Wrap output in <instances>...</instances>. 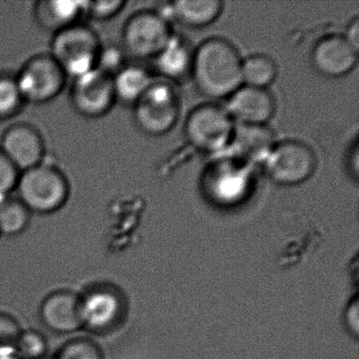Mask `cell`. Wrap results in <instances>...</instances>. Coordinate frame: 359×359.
Masks as SVG:
<instances>
[{
	"mask_svg": "<svg viewBox=\"0 0 359 359\" xmlns=\"http://www.w3.org/2000/svg\"><path fill=\"white\" fill-rule=\"evenodd\" d=\"M243 58L234 46L220 37L203 41L194 51L191 76L195 87L211 100L228 98L243 85Z\"/></svg>",
	"mask_w": 359,
	"mask_h": 359,
	"instance_id": "obj_1",
	"label": "cell"
},
{
	"mask_svg": "<svg viewBox=\"0 0 359 359\" xmlns=\"http://www.w3.org/2000/svg\"><path fill=\"white\" fill-rule=\"evenodd\" d=\"M18 198L32 213L50 214L64 207L70 195L68 180L55 165L43 161L20 173Z\"/></svg>",
	"mask_w": 359,
	"mask_h": 359,
	"instance_id": "obj_2",
	"label": "cell"
},
{
	"mask_svg": "<svg viewBox=\"0 0 359 359\" xmlns=\"http://www.w3.org/2000/svg\"><path fill=\"white\" fill-rule=\"evenodd\" d=\"M102 46L93 29L77 24L54 34L50 55L67 79L74 81L95 70Z\"/></svg>",
	"mask_w": 359,
	"mask_h": 359,
	"instance_id": "obj_3",
	"label": "cell"
},
{
	"mask_svg": "<svg viewBox=\"0 0 359 359\" xmlns=\"http://www.w3.org/2000/svg\"><path fill=\"white\" fill-rule=\"evenodd\" d=\"M253 177L250 163L235 157L218 159L205 170L201 189L211 203L220 207H234L249 197Z\"/></svg>",
	"mask_w": 359,
	"mask_h": 359,
	"instance_id": "obj_4",
	"label": "cell"
},
{
	"mask_svg": "<svg viewBox=\"0 0 359 359\" xmlns=\"http://www.w3.org/2000/svg\"><path fill=\"white\" fill-rule=\"evenodd\" d=\"M234 129V121L226 109L213 104L195 108L184 123L189 142L205 153H218L228 149Z\"/></svg>",
	"mask_w": 359,
	"mask_h": 359,
	"instance_id": "obj_5",
	"label": "cell"
},
{
	"mask_svg": "<svg viewBox=\"0 0 359 359\" xmlns=\"http://www.w3.org/2000/svg\"><path fill=\"white\" fill-rule=\"evenodd\" d=\"M180 100L172 86L156 83L134 104V119L142 132L161 136L173 129L180 118Z\"/></svg>",
	"mask_w": 359,
	"mask_h": 359,
	"instance_id": "obj_6",
	"label": "cell"
},
{
	"mask_svg": "<svg viewBox=\"0 0 359 359\" xmlns=\"http://www.w3.org/2000/svg\"><path fill=\"white\" fill-rule=\"evenodd\" d=\"M269 177L280 186H296L308 180L316 170L314 151L297 140L275 144L264 163Z\"/></svg>",
	"mask_w": 359,
	"mask_h": 359,
	"instance_id": "obj_7",
	"label": "cell"
},
{
	"mask_svg": "<svg viewBox=\"0 0 359 359\" xmlns=\"http://www.w3.org/2000/svg\"><path fill=\"white\" fill-rule=\"evenodd\" d=\"M172 35L167 18L159 12H137L123 27V51L140 60L155 58L169 43Z\"/></svg>",
	"mask_w": 359,
	"mask_h": 359,
	"instance_id": "obj_8",
	"label": "cell"
},
{
	"mask_svg": "<svg viewBox=\"0 0 359 359\" xmlns=\"http://www.w3.org/2000/svg\"><path fill=\"white\" fill-rule=\"evenodd\" d=\"M25 102L46 104L60 95L67 76L50 54L35 56L15 76Z\"/></svg>",
	"mask_w": 359,
	"mask_h": 359,
	"instance_id": "obj_9",
	"label": "cell"
},
{
	"mask_svg": "<svg viewBox=\"0 0 359 359\" xmlns=\"http://www.w3.org/2000/svg\"><path fill=\"white\" fill-rule=\"evenodd\" d=\"M71 102L75 110L88 118L106 115L116 102L112 77L97 69L73 81Z\"/></svg>",
	"mask_w": 359,
	"mask_h": 359,
	"instance_id": "obj_10",
	"label": "cell"
},
{
	"mask_svg": "<svg viewBox=\"0 0 359 359\" xmlns=\"http://www.w3.org/2000/svg\"><path fill=\"white\" fill-rule=\"evenodd\" d=\"M0 151L20 173L45 161V142L41 133L27 123L12 126L4 133Z\"/></svg>",
	"mask_w": 359,
	"mask_h": 359,
	"instance_id": "obj_11",
	"label": "cell"
},
{
	"mask_svg": "<svg viewBox=\"0 0 359 359\" xmlns=\"http://www.w3.org/2000/svg\"><path fill=\"white\" fill-rule=\"evenodd\" d=\"M83 327L104 332L114 327L123 315V298L110 287H96L79 297Z\"/></svg>",
	"mask_w": 359,
	"mask_h": 359,
	"instance_id": "obj_12",
	"label": "cell"
},
{
	"mask_svg": "<svg viewBox=\"0 0 359 359\" xmlns=\"http://www.w3.org/2000/svg\"><path fill=\"white\" fill-rule=\"evenodd\" d=\"M226 110L243 125L266 126L274 115V98L266 89L243 85L228 97Z\"/></svg>",
	"mask_w": 359,
	"mask_h": 359,
	"instance_id": "obj_13",
	"label": "cell"
},
{
	"mask_svg": "<svg viewBox=\"0 0 359 359\" xmlns=\"http://www.w3.org/2000/svg\"><path fill=\"white\" fill-rule=\"evenodd\" d=\"M357 62L358 51L339 35L323 37L312 51L315 69L327 77H341L348 74L354 70Z\"/></svg>",
	"mask_w": 359,
	"mask_h": 359,
	"instance_id": "obj_14",
	"label": "cell"
},
{
	"mask_svg": "<svg viewBox=\"0 0 359 359\" xmlns=\"http://www.w3.org/2000/svg\"><path fill=\"white\" fill-rule=\"evenodd\" d=\"M41 316L43 323L57 333H73L83 327L79 297L72 292H55L48 296L41 304Z\"/></svg>",
	"mask_w": 359,
	"mask_h": 359,
	"instance_id": "obj_15",
	"label": "cell"
},
{
	"mask_svg": "<svg viewBox=\"0 0 359 359\" xmlns=\"http://www.w3.org/2000/svg\"><path fill=\"white\" fill-rule=\"evenodd\" d=\"M274 132L266 126L241 125L235 127L231 140L233 157L245 163H264L275 146Z\"/></svg>",
	"mask_w": 359,
	"mask_h": 359,
	"instance_id": "obj_16",
	"label": "cell"
},
{
	"mask_svg": "<svg viewBox=\"0 0 359 359\" xmlns=\"http://www.w3.org/2000/svg\"><path fill=\"white\" fill-rule=\"evenodd\" d=\"M86 1L72 0H45L35 7V18L39 26L54 34L79 24L85 16Z\"/></svg>",
	"mask_w": 359,
	"mask_h": 359,
	"instance_id": "obj_17",
	"label": "cell"
},
{
	"mask_svg": "<svg viewBox=\"0 0 359 359\" xmlns=\"http://www.w3.org/2000/svg\"><path fill=\"white\" fill-rule=\"evenodd\" d=\"M194 51L182 37L172 35L169 43L154 58L159 74L172 81H180L191 74Z\"/></svg>",
	"mask_w": 359,
	"mask_h": 359,
	"instance_id": "obj_18",
	"label": "cell"
},
{
	"mask_svg": "<svg viewBox=\"0 0 359 359\" xmlns=\"http://www.w3.org/2000/svg\"><path fill=\"white\" fill-rule=\"evenodd\" d=\"M220 0H177L169 11L176 20L190 28H205L213 24L222 12Z\"/></svg>",
	"mask_w": 359,
	"mask_h": 359,
	"instance_id": "obj_19",
	"label": "cell"
},
{
	"mask_svg": "<svg viewBox=\"0 0 359 359\" xmlns=\"http://www.w3.org/2000/svg\"><path fill=\"white\" fill-rule=\"evenodd\" d=\"M116 102L135 104L154 83L147 69L136 65H126L112 77Z\"/></svg>",
	"mask_w": 359,
	"mask_h": 359,
	"instance_id": "obj_20",
	"label": "cell"
},
{
	"mask_svg": "<svg viewBox=\"0 0 359 359\" xmlns=\"http://www.w3.org/2000/svg\"><path fill=\"white\" fill-rule=\"evenodd\" d=\"M241 75L243 85L266 89L276 79V64L269 56L254 54L243 60Z\"/></svg>",
	"mask_w": 359,
	"mask_h": 359,
	"instance_id": "obj_21",
	"label": "cell"
},
{
	"mask_svg": "<svg viewBox=\"0 0 359 359\" xmlns=\"http://www.w3.org/2000/svg\"><path fill=\"white\" fill-rule=\"evenodd\" d=\"M31 212L18 198L7 197L0 203V235L16 236L26 230Z\"/></svg>",
	"mask_w": 359,
	"mask_h": 359,
	"instance_id": "obj_22",
	"label": "cell"
},
{
	"mask_svg": "<svg viewBox=\"0 0 359 359\" xmlns=\"http://www.w3.org/2000/svg\"><path fill=\"white\" fill-rule=\"evenodd\" d=\"M25 104L15 76L0 75V121L18 115Z\"/></svg>",
	"mask_w": 359,
	"mask_h": 359,
	"instance_id": "obj_23",
	"label": "cell"
},
{
	"mask_svg": "<svg viewBox=\"0 0 359 359\" xmlns=\"http://www.w3.org/2000/svg\"><path fill=\"white\" fill-rule=\"evenodd\" d=\"M45 337L36 331L22 332L16 346L15 355L20 359H41L47 353Z\"/></svg>",
	"mask_w": 359,
	"mask_h": 359,
	"instance_id": "obj_24",
	"label": "cell"
},
{
	"mask_svg": "<svg viewBox=\"0 0 359 359\" xmlns=\"http://www.w3.org/2000/svg\"><path fill=\"white\" fill-rule=\"evenodd\" d=\"M22 331L15 319L0 314V357L13 356Z\"/></svg>",
	"mask_w": 359,
	"mask_h": 359,
	"instance_id": "obj_25",
	"label": "cell"
},
{
	"mask_svg": "<svg viewBox=\"0 0 359 359\" xmlns=\"http://www.w3.org/2000/svg\"><path fill=\"white\" fill-rule=\"evenodd\" d=\"M125 51L117 46H102L98 54L96 69L113 77L126 66Z\"/></svg>",
	"mask_w": 359,
	"mask_h": 359,
	"instance_id": "obj_26",
	"label": "cell"
},
{
	"mask_svg": "<svg viewBox=\"0 0 359 359\" xmlns=\"http://www.w3.org/2000/svg\"><path fill=\"white\" fill-rule=\"evenodd\" d=\"M56 359H104L97 344L91 340L76 339L67 344Z\"/></svg>",
	"mask_w": 359,
	"mask_h": 359,
	"instance_id": "obj_27",
	"label": "cell"
},
{
	"mask_svg": "<svg viewBox=\"0 0 359 359\" xmlns=\"http://www.w3.org/2000/svg\"><path fill=\"white\" fill-rule=\"evenodd\" d=\"M127 5L123 0L86 1V15L97 22H104L118 15Z\"/></svg>",
	"mask_w": 359,
	"mask_h": 359,
	"instance_id": "obj_28",
	"label": "cell"
},
{
	"mask_svg": "<svg viewBox=\"0 0 359 359\" xmlns=\"http://www.w3.org/2000/svg\"><path fill=\"white\" fill-rule=\"evenodd\" d=\"M20 176V170L0 151V203L16 190Z\"/></svg>",
	"mask_w": 359,
	"mask_h": 359,
	"instance_id": "obj_29",
	"label": "cell"
},
{
	"mask_svg": "<svg viewBox=\"0 0 359 359\" xmlns=\"http://www.w3.org/2000/svg\"><path fill=\"white\" fill-rule=\"evenodd\" d=\"M346 323L348 329L350 330L351 333L356 337L358 336L359 331V304L358 299L355 298L350 306H348V310L346 312Z\"/></svg>",
	"mask_w": 359,
	"mask_h": 359,
	"instance_id": "obj_30",
	"label": "cell"
},
{
	"mask_svg": "<svg viewBox=\"0 0 359 359\" xmlns=\"http://www.w3.org/2000/svg\"><path fill=\"white\" fill-rule=\"evenodd\" d=\"M344 39L348 41V45L352 46L355 50L358 51L359 48V20L355 18L352 22L348 24L344 33Z\"/></svg>",
	"mask_w": 359,
	"mask_h": 359,
	"instance_id": "obj_31",
	"label": "cell"
},
{
	"mask_svg": "<svg viewBox=\"0 0 359 359\" xmlns=\"http://www.w3.org/2000/svg\"><path fill=\"white\" fill-rule=\"evenodd\" d=\"M348 171H350L351 176H352L354 180H357V178H358L359 171V149L357 142L353 144L352 149H351L350 152H348Z\"/></svg>",
	"mask_w": 359,
	"mask_h": 359,
	"instance_id": "obj_32",
	"label": "cell"
},
{
	"mask_svg": "<svg viewBox=\"0 0 359 359\" xmlns=\"http://www.w3.org/2000/svg\"><path fill=\"white\" fill-rule=\"evenodd\" d=\"M0 359H20L16 355H13V356H6V357H0Z\"/></svg>",
	"mask_w": 359,
	"mask_h": 359,
	"instance_id": "obj_33",
	"label": "cell"
}]
</instances>
